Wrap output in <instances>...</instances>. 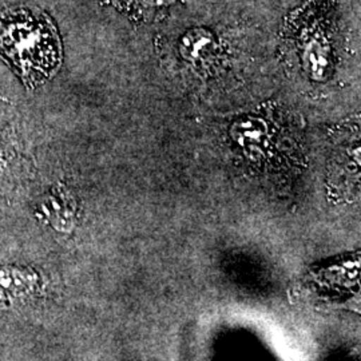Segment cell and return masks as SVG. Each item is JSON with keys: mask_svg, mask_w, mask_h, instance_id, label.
<instances>
[{"mask_svg": "<svg viewBox=\"0 0 361 361\" xmlns=\"http://www.w3.org/2000/svg\"><path fill=\"white\" fill-rule=\"evenodd\" d=\"M135 11L142 15V18H153L155 13L164 11V8L173 4L176 0H133Z\"/></svg>", "mask_w": 361, "mask_h": 361, "instance_id": "277c9868", "label": "cell"}, {"mask_svg": "<svg viewBox=\"0 0 361 361\" xmlns=\"http://www.w3.org/2000/svg\"><path fill=\"white\" fill-rule=\"evenodd\" d=\"M0 54L34 89L59 68L62 44L47 13L20 6L0 13Z\"/></svg>", "mask_w": 361, "mask_h": 361, "instance_id": "7a4b0ae2", "label": "cell"}, {"mask_svg": "<svg viewBox=\"0 0 361 361\" xmlns=\"http://www.w3.org/2000/svg\"><path fill=\"white\" fill-rule=\"evenodd\" d=\"M283 49L292 70L310 86L335 80L344 59L335 0H312L289 16Z\"/></svg>", "mask_w": 361, "mask_h": 361, "instance_id": "6da1fadb", "label": "cell"}, {"mask_svg": "<svg viewBox=\"0 0 361 361\" xmlns=\"http://www.w3.org/2000/svg\"><path fill=\"white\" fill-rule=\"evenodd\" d=\"M212 34L202 30L194 31L182 38L180 44V59L189 66L193 71L210 73L214 68H219L221 62L222 49Z\"/></svg>", "mask_w": 361, "mask_h": 361, "instance_id": "3957f363", "label": "cell"}]
</instances>
